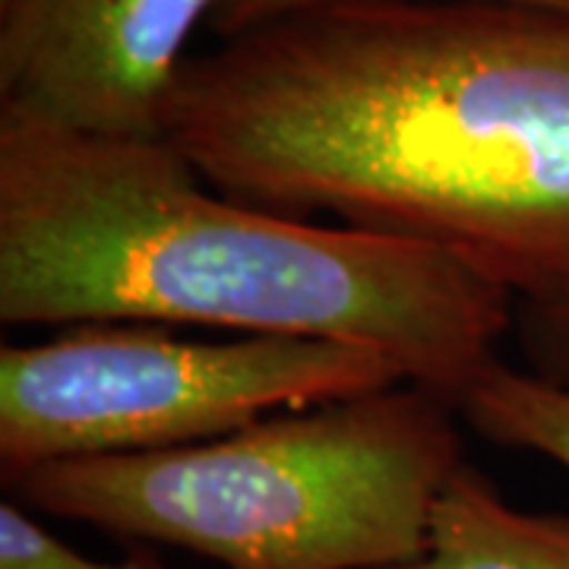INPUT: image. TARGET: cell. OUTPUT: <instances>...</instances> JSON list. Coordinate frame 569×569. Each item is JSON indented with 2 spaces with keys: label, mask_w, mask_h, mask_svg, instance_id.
Instances as JSON below:
<instances>
[{
  "label": "cell",
  "mask_w": 569,
  "mask_h": 569,
  "mask_svg": "<svg viewBox=\"0 0 569 569\" xmlns=\"http://www.w3.org/2000/svg\"><path fill=\"white\" fill-rule=\"evenodd\" d=\"M0 323L348 342L456 406L516 301L425 244L238 203L164 137L0 111Z\"/></svg>",
  "instance_id": "7a4b0ae2"
},
{
  "label": "cell",
  "mask_w": 569,
  "mask_h": 569,
  "mask_svg": "<svg viewBox=\"0 0 569 569\" xmlns=\"http://www.w3.org/2000/svg\"><path fill=\"white\" fill-rule=\"evenodd\" d=\"M0 569H168L149 545H133L121 560H92L63 545L22 503H0Z\"/></svg>",
  "instance_id": "ba28073f"
},
{
  "label": "cell",
  "mask_w": 569,
  "mask_h": 569,
  "mask_svg": "<svg viewBox=\"0 0 569 569\" xmlns=\"http://www.w3.org/2000/svg\"><path fill=\"white\" fill-rule=\"evenodd\" d=\"M162 137L209 187L569 298V10L348 0L190 54Z\"/></svg>",
  "instance_id": "6da1fadb"
},
{
  "label": "cell",
  "mask_w": 569,
  "mask_h": 569,
  "mask_svg": "<svg viewBox=\"0 0 569 569\" xmlns=\"http://www.w3.org/2000/svg\"><path fill=\"white\" fill-rule=\"evenodd\" d=\"M452 402L418 383L284 411L200 447L67 459L13 500L222 569H383L421 553L466 462Z\"/></svg>",
  "instance_id": "3957f363"
},
{
  "label": "cell",
  "mask_w": 569,
  "mask_h": 569,
  "mask_svg": "<svg viewBox=\"0 0 569 569\" xmlns=\"http://www.w3.org/2000/svg\"><path fill=\"white\" fill-rule=\"evenodd\" d=\"M456 408L475 433L497 447L529 449L569 471V387L490 361Z\"/></svg>",
  "instance_id": "52a82bcc"
},
{
  "label": "cell",
  "mask_w": 569,
  "mask_h": 569,
  "mask_svg": "<svg viewBox=\"0 0 569 569\" xmlns=\"http://www.w3.org/2000/svg\"><path fill=\"white\" fill-rule=\"evenodd\" d=\"M332 3H348V0H216L212 13L206 20V29L219 41H228L244 36V32H253L260 26H269V22L288 20V17L332 7ZM519 3L569 10V0H519Z\"/></svg>",
  "instance_id": "30bf717a"
},
{
  "label": "cell",
  "mask_w": 569,
  "mask_h": 569,
  "mask_svg": "<svg viewBox=\"0 0 569 569\" xmlns=\"http://www.w3.org/2000/svg\"><path fill=\"white\" fill-rule=\"evenodd\" d=\"M408 383L329 339H183L159 323L63 326L0 348V481L67 459L200 447L272 415Z\"/></svg>",
  "instance_id": "277c9868"
},
{
  "label": "cell",
  "mask_w": 569,
  "mask_h": 569,
  "mask_svg": "<svg viewBox=\"0 0 569 569\" xmlns=\"http://www.w3.org/2000/svg\"><path fill=\"white\" fill-rule=\"evenodd\" d=\"M516 336L531 373L569 387V298L545 305H516Z\"/></svg>",
  "instance_id": "9c48e42d"
},
{
  "label": "cell",
  "mask_w": 569,
  "mask_h": 569,
  "mask_svg": "<svg viewBox=\"0 0 569 569\" xmlns=\"http://www.w3.org/2000/svg\"><path fill=\"white\" fill-rule=\"evenodd\" d=\"M216 0H0V111L162 137L164 99Z\"/></svg>",
  "instance_id": "5b68a950"
},
{
  "label": "cell",
  "mask_w": 569,
  "mask_h": 569,
  "mask_svg": "<svg viewBox=\"0 0 569 569\" xmlns=\"http://www.w3.org/2000/svg\"><path fill=\"white\" fill-rule=\"evenodd\" d=\"M383 569H569V519L509 507L466 459L430 509L421 553Z\"/></svg>",
  "instance_id": "8992f818"
}]
</instances>
